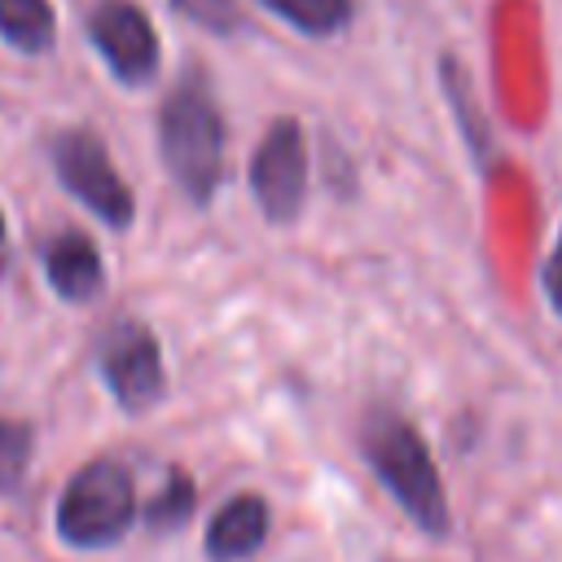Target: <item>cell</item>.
Returning <instances> with one entry per match:
<instances>
[{
	"label": "cell",
	"mask_w": 562,
	"mask_h": 562,
	"mask_svg": "<svg viewBox=\"0 0 562 562\" xmlns=\"http://www.w3.org/2000/svg\"><path fill=\"white\" fill-rule=\"evenodd\" d=\"M360 452L369 461V470L378 474V483L391 492V501L426 531V536H448L452 514H448V492L443 479L435 470V457L422 439V430L391 413V408H373L360 426Z\"/></svg>",
	"instance_id": "cell-1"
},
{
	"label": "cell",
	"mask_w": 562,
	"mask_h": 562,
	"mask_svg": "<svg viewBox=\"0 0 562 562\" xmlns=\"http://www.w3.org/2000/svg\"><path fill=\"white\" fill-rule=\"evenodd\" d=\"M158 154L184 198H215L224 180V114L198 66H189L158 110Z\"/></svg>",
	"instance_id": "cell-2"
},
{
	"label": "cell",
	"mask_w": 562,
	"mask_h": 562,
	"mask_svg": "<svg viewBox=\"0 0 562 562\" xmlns=\"http://www.w3.org/2000/svg\"><path fill=\"white\" fill-rule=\"evenodd\" d=\"M136 514V483L127 465L114 457H92L66 479L53 509V531L70 549H110L127 536Z\"/></svg>",
	"instance_id": "cell-3"
},
{
	"label": "cell",
	"mask_w": 562,
	"mask_h": 562,
	"mask_svg": "<svg viewBox=\"0 0 562 562\" xmlns=\"http://www.w3.org/2000/svg\"><path fill=\"white\" fill-rule=\"evenodd\" d=\"M53 171L61 180V189L83 202L97 220H105L110 228H127L136 215V198L127 189V180L119 176V167L110 162L105 145L97 132L83 127H66L53 136Z\"/></svg>",
	"instance_id": "cell-4"
},
{
	"label": "cell",
	"mask_w": 562,
	"mask_h": 562,
	"mask_svg": "<svg viewBox=\"0 0 562 562\" xmlns=\"http://www.w3.org/2000/svg\"><path fill=\"white\" fill-rule=\"evenodd\" d=\"M250 198L263 220L290 224L307 198V136L294 119H272L250 158Z\"/></svg>",
	"instance_id": "cell-5"
},
{
	"label": "cell",
	"mask_w": 562,
	"mask_h": 562,
	"mask_svg": "<svg viewBox=\"0 0 562 562\" xmlns=\"http://www.w3.org/2000/svg\"><path fill=\"white\" fill-rule=\"evenodd\" d=\"M97 369L110 386V395L127 413H145L162 400L167 391V369H162V347L140 321H119L97 347Z\"/></svg>",
	"instance_id": "cell-6"
},
{
	"label": "cell",
	"mask_w": 562,
	"mask_h": 562,
	"mask_svg": "<svg viewBox=\"0 0 562 562\" xmlns=\"http://www.w3.org/2000/svg\"><path fill=\"white\" fill-rule=\"evenodd\" d=\"M88 40L101 53V61L110 66V75L127 88H140L158 75L162 61V44L154 35V22L145 9H136L132 0H97L88 13Z\"/></svg>",
	"instance_id": "cell-7"
},
{
	"label": "cell",
	"mask_w": 562,
	"mask_h": 562,
	"mask_svg": "<svg viewBox=\"0 0 562 562\" xmlns=\"http://www.w3.org/2000/svg\"><path fill=\"white\" fill-rule=\"evenodd\" d=\"M268 527H272V509H268V501L263 496H255V492H237V496H228L215 514H211V522H206V558L211 562H246V558H255L259 553V544L268 540Z\"/></svg>",
	"instance_id": "cell-8"
},
{
	"label": "cell",
	"mask_w": 562,
	"mask_h": 562,
	"mask_svg": "<svg viewBox=\"0 0 562 562\" xmlns=\"http://www.w3.org/2000/svg\"><path fill=\"white\" fill-rule=\"evenodd\" d=\"M44 281L66 303H92L105 285V263L83 233H57L44 246Z\"/></svg>",
	"instance_id": "cell-9"
},
{
	"label": "cell",
	"mask_w": 562,
	"mask_h": 562,
	"mask_svg": "<svg viewBox=\"0 0 562 562\" xmlns=\"http://www.w3.org/2000/svg\"><path fill=\"white\" fill-rule=\"evenodd\" d=\"M0 40L18 53H48L57 40V13L48 0H0Z\"/></svg>",
	"instance_id": "cell-10"
},
{
	"label": "cell",
	"mask_w": 562,
	"mask_h": 562,
	"mask_svg": "<svg viewBox=\"0 0 562 562\" xmlns=\"http://www.w3.org/2000/svg\"><path fill=\"white\" fill-rule=\"evenodd\" d=\"M259 4L303 35H338L356 13L351 0H259Z\"/></svg>",
	"instance_id": "cell-11"
},
{
	"label": "cell",
	"mask_w": 562,
	"mask_h": 562,
	"mask_svg": "<svg viewBox=\"0 0 562 562\" xmlns=\"http://www.w3.org/2000/svg\"><path fill=\"white\" fill-rule=\"evenodd\" d=\"M443 97L457 105V119H461V127H465V136H470V149L483 158V154L492 149V136H487V123H483V114H479L474 88H470V79H465V70H461L457 57H443Z\"/></svg>",
	"instance_id": "cell-12"
},
{
	"label": "cell",
	"mask_w": 562,
	"mask_h": 562,
	"mask_svg": "<svg viewBox=\"0 0 562 562\" xmlns=\"http://www.w3.org/2000/svg\"><path fill=\"white\" fill-rule=\"evenodd\" d=\"M193 505H198L193 479H189L184 470H171L167 483H162V492H158L140 514H145V527H149V531H176V527L193 514Z\"/></svg>",
	"instance_id": "cell-13"
},
{
	"label": "cell",
	"mask_w": 562,
	"mask_h": 562,
	"mask_svg": "<svg viewBox=\"0 0 562 562\" xmlns=\"http://www.w3.org/2000/svg\"><path fill=\"white\" fill-rule=\"evenodd\" d=\"M35 452V430L18 417H0V496L18 492Z\"/></svg>",
	"instance_id": "cell-14"
},
{
	"label": "cell",
	"mask_w": 562,
	"mask_h": 562,
	"mask_svg": "<svg viewBox=\"0 0 562 562\" xmlns=\"http://www.w3.org/2000/svg\"><path fill=\"white\" fill-rule=\"evenodd\" d=\"M540 290H544L549 307L562 316V237H558L553 255H549V259H544V268H540Z\"/></svg>",
	"instance_id": "cell-15"
},
{
	"label": "cell",
	"mask_w": 562,
	"mask_h": 562,
	"mask_svg": "<svg viewBox=\"0 0 562 562\" xmlns=\"http://www.w3.org/2000/svg\"><path fill=\"white\" fill-rule=\"evenodd\" d=\"M4 237H9V228H4V215H0V259H4Z\"/></svg>",
	"instance_id": "cell-16"
},
{
	"label": "cell",
	"mask_w": 562,
	"mask_h": 562,
	"mask_svg": "<svg viewBox=\"0 0 562 562\" xmlns=\"http://www.w3.org/2000/svg\"><path fill=\"white\" fill-rule=\"evenodd\" d=\"M176 4H180V0H176Z\"/></svg>",
	"instance_id": "cell-17"
}]
</instances>
